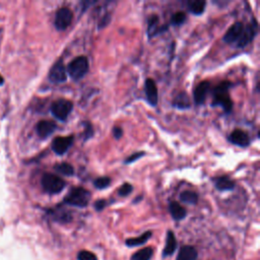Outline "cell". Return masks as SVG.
I'll list each match as a JSON object with an SVG mask.
<instances>
[{"label": "cell", "instance_id": "cell-1", "mask_svg": "<svg viewBox=\"0 0 260 260\" xmlns=\"http://www.w3.org/2000/svg\"><path fill=\"white\" fill-rule=\"evenodd\" d=\"M233 83L231 81H223L214 88L212 92V106H220L226 113H230L233 109V101L230 97L229 91Z\"/></svg>", "mask_w": 260, "mask_h": 260}, {"label": "cell", "instance_id": "cell-2", "mask_svg": "<svg viewBox=\"0 0 260 260\" xmlns=\"http://www.w3.org/2000/svg\"><path fill=\"white\" fill-rule=\"evenodd\" d=\"M91 192L82 187H76L71 189L69 193L64 198L63 202L67 206L76 207V208H86L90 204Z\"/></svg>", "mask_w": 260, "mask_h": 260}, {"label": "cell", "instance_id": "cell-3", "mask_svg": "<svg viewBox=\"0 0 260 260\" xmlns=\"http://www.w3.org/2000/svg\"><path fill=\"white\" fill-rule=\"evenodd\" d=\"M89 60L85 56H78L67 66V74L69 77L75 79L79 80L85 77V75L89 72Z\"/></svg>", "mask_w": 260, "mask_h": 260}, {"label": "cell", "instance_id": "cell-4", "mask_svg": "<svg viewBox=\"0 0 260 260\" xmlns=\"http://www.w3.org/2000/svg\"><path fill=\"white\" fill-rule=\"evenodd\" d=\"M41 184L44 191L49 194H58L65 187L64 180L58 176L51 174V173H46V174L43 175Z\"/></svg>", "mask_w": 260, "mask_h": 260}, {"label": "cell", "instance_id": "cell-5", "mask_svg": "<svg viewBox=\"0 0 260 260\" xmlns=\"http://www.w3.org/2000/svg\"><path fill=\"white\" fill-rule=\"evenodd\" d=\"M72 109H74V104H72L71 101L59 99L52 103L50 111L57 120L64 122L67 120Z\"/></svg>", "mask_w": 260, "mask_h": 260}, {"label": "cell", "instance_id": "cell-6", "mask_svg": "<svg viewBox=\"0 0 260 260\" xmlns=\"http://www.w3.org/2000/svg\"><path fill=\"white\" fill-rule=\"evenodd\" d=\"M72 20H74V13H72L71 9L68 7H61L56 12L54 20V26L56 30L65 31L71 25Z\"/></svg>", "mask_w": 260, "mask_h": 260}, {"label": "cell", "instance_id": "cell-7", "mask_svg": "<svg viewBox=\"0 0 260 260\" xmlns=\"http://www.w3.org/2000/svg\"><path fill=\"white\" fill-rule=\"evenodd\" d=\"M257 32H258V25H257V22L253 20L246 26H244L241 37L239 41L237 42V46L239 48H243V47H246L247 45H249L250 43L254 40L255 36L257 35Z\"/></svg>", "mask_w": 260, "mask_h": 260}, {"label": "cell", "instance_id": "cell-8", "mask_svg": "<svg viewBox=\"0 0 260 260\" xmlns=\"http://www.w3.org/2000/svg\"><path fill=\"white\" fill-rule=\"evenodd\" d=\"M74 141H75V136L74 135L56 137V138H54V140L52 141V144H51L52 151L56 155L63 156L71 148Z\"/></svg>", "mask_w": 260, "mask_h": 260}, {"label": "cell", "instance_id": "cell-9", "mask_svg": "<svg viewBox=\"0 0 260 260\" xmlns=\"http://www.w3.org/2000/svg\"><path fill=\"white\" fill-rule=\"evenodd\" d=\"M49 79L54 83H63L67 79V71L62 60L57 61L49 71Z\"/></svg>", "mask_w": 260, "mask_h": 260}, {"label": "cell", "instance_id": "cell-10", "mask_svg": "<svg viewBox=\"0 0 260 260\" xmlns=\"http://www.w3.org/2000/svg\"><path fill=\"white\" fill-rule=\"evenodd\" d=\"M211 84L209 81H201L198 83L193 91V99L197 106H200L206 103L208 96L210 92Z\"/></svg>", "mask_w": 260, "mask_h": 260}, {"label": "cell", "instance_id": "cell-11", "mask_svg": "<svg viewBox=\"0 0 260 260\" xmlns=\"http://www.w3.org/2000/svg\"><path fill=\"white\" fill-rule=\"evenodd\" d=\"M228 140L240 148H247L251 143L249 135L245 131H243L242 129H235L234 131L228 136Z\"/></svg>", "mask_w": 260, "mask_h": 260}, {"label": "cell", "instance_id": "cell-12", "mask_svg": "<svg viewBox=\"0 0 260 260\" xmlns=\"http://www.w3.org/2000/svg\"><path fill=\"white\" fill-rule=\"evenodd\" d=\"M244 25L241 22H236L229 27V30L226 32L224 36V41L228 44H237L239 41L241 34L243 32Z\"/></svg>", "mask_w": 260, "mask_h": 260}, {"label": "cell", "instance_id": "cell-13", "mask_svg": "<svg viewBox=\"0 0 260 260\" xmlns=\"http://www.w3.org/2000/svg\"><path fill=\"white\" fill-rule=\"evenodd\" d=\"M144 93H146L149 104L153 107H156L158 102V93L156 84L153 78H148L144 82Z\"/></svg>", "mask_w": 260, "mask_h": 260}, {"label": "cell", "instance_id": "cell-14", "mask_svg": "<svg viewBox=\"0 0 260 260\" xmlns=\"http://www.w3.org/2000/svg\"><path fill=\"white\" fill-rule=\"evenodd\" d=\"M57 128L56 123L48 120H42L36 126V131L40 138L45 139L52 135Z\"/></svg>", "mask_w": 260, "mask_h": 260}, {"label": "cell", "instance_id": "cell-15", "mask_svg": "<svg viewBox=\"0 0 260 260\" xmlns=\"http://www.w3.org/2000/svg\"><path fill=\"white\" fill-rule=\"evenodd\" d=\"M167 27L160 26V20L156 14H152V16L148 19V36L149 38L156 37V35L163 33Z\"/></svg>", "mask_w": 260, "mask_h": 260}, {"label": "cell", "instance_id": "cell-16", "mask_svg": "<svg viewBox=\"0 0 260 260\" xmlns=\"http://www.w3.org/2000/svg\"><path fill=\"white\" fill-rule=\"evenodd\" d=\"M215 188L219 191H231L235 189V182L228 176H220L213 179Z\"/></svg>", "mask_w": 260, "mask_h": 260}, {"label": "cell", "instance_id": "cell-17", "mask_svg": "<svg viewBox=\"0 0 260 260\" xmlns=\"http://www.w3.org/2000/svg\"><path fill=\"white\" fill-rule=\"evenodd\" d=\"M49 213L51 214L52 219L54 221L62 223V224H67V223L71 222V220H72V216H71L70 212L66 209L61 208L60 207L49 210Z\"/></svg>", "mask_w": 260, "mask_h": 260}, {"label": "cell", "instance_id": "cell-18", "mask_svg": "<svg viewBox=\"0 0 260 260\" xmlns=\"http://www.w3.org/2000/svg\"><path fill=\"white\" fill-rule=\"evenodd\" d=\"M169 210L175 221H181L186 218L187 210L177 201H172L169 205Z\"/></svg>", "mask_w": 260, "mask_h": 260}, {"label": "cell", "instance_id": "cell-19", "mask_svg": "<svg viewBox=\"0 0 260 260\" xmlns=\"http://www.w3.org/2000/svg\"><path fill=\"white\" fill-rule=\"evenodd\" d=\"M177 249V241L174 233L172 231H168L167 233V239H166V245L163 251V256L168 257L171 256L172 254H174V252Z\"/></svg>", "mask_w": 260, "mask_h": 260}, {"label": "cell", "instance_id": "cell-20", "mask_svg": "<svg viewBox=\"0 0 260 260\" xmlns=\"http://www.w3.org/2000/svg\"><path fill=\"white\" fill-rule=\"evenodd\" d=\"M197 255V250L193 246L185 245V246L181 247L176 260H196Z\"/></svg>", "mask_w": 260, "mask_h": 260}, {"label": "cell", "instance_id": "cell-21", "mask_svg": "<svg viewBox=\"0 0 260 260\" xmlns=\"http://www.w3.org/2000/svg\"><path fill=\"white\" fill-rule=\"evenodd\" d=\"M172 105L179 110H186L190 108V101L189 97L185 92L180 93L173 101Z\"/></svg>", "mask_w": 260, "mask_h": 260}, {"label": "cell", "instance_id": "cell-22", "mask_svg": "<svg viewBox=\"0 0 260 260\" xmlns=\"http://www.w3.org/2000/svg\"><path fill=\"white\" fill-rule=\"evenodd\" d=\"M153 233L151 232V231H148V232L146 233H143L141 236L139 237H136V238H129L126 240L125 244H126V246L128 247H136V246H140V245L144 244V243H147L150 238L152 237Z\"/></svg>", "mask_w": 260, "mask_h": 260}, {"label": "cell", "instance_id": "cell-23", "mask_svg": "<svg viewBox=\"0 0 260 260\" xmlns=\"http://www.w3.org/2000/svg\"><path fill=\"white\" fill-rule=\"evenodd\" d=\"M188 10L195 16H200L205 12L207 2L205 0H193V1H188Z\"/></svg>", "mask_w": 260, "mask_h": 260}, {"label": "cell", "instance_id": "cell-24", "mask_svg": "<svg viewBox=\"0 0 260 260\" xmlns=\"http://www.w3.org/2000/svg\"><path fill=\"white\" fill-rule=\"evenodd\" d=\"M154 255V249L152 247L142 248L135 252L130 260H151Z\"/></svg>", "mask_w": 260, "mask_h": 260}, {"label": "cell", "instance_id": "cell-25", "mask_svg": "<svg viewBox=\"0 0 260 260\" xmlns=\"http://www.w3.org/2000/svg\"><path fill=\"white\" fill-rule=\"evenodd\" d=\"M180 200L182 202H184V204H188V205L194 206L198 202V195L194 191L186 190L180 194Z\"/></svg>", "mask_w": 260, "mask_h": 260}, {"label": "cell", "instance_id": "cell-26", "mask_svg": "<svg viewBox=\"0 0 260 260\" xmlns=\"http://www.w3.org/2000/svg\"><path fill=\"white\" fill-rule=\"evenodd\" d=\"M54 170L57 171L60 174L70 177V176H74L75 175V168L72 167L70 164L68 163H61V164H57L54 166Z\"/></svg>", "mask_w": 260, "mask_h": 260}, {"label": "cell", "instance_id": "cell-27", "mask_svg": "<svg viewBox=\"0 0 260 260\" xmlns=\"http://www.w3.org/2000/svg\"><path fill=\"white\" fill-rule=\"evenodd\" d=\"M111 184V179L109 177H99L94 181V186L99 190L108 188Z\"/></svg>", "mask_w": 260, "mask_h": 260}, {"label": "cell", "instance_id": "cell-28", "mask_svg": "<svg viewBox=\"0 0 260 260\" xmlns=\"http://www.w3.org/2000/svg\"><path fill=\"white\" fill-rule=\"evenodd\" d=\"M82 126H83L82 137H83V140L86 141V140H89V139H91L93 137V135H94V128H93L92 123L89 122V121L83 122Z\"/></svg>", "mask_w": 260, "mask_h": 260}, {"label": "cell", "instance_id": "cell-29", "mask_svg": "<svg viewBox=\"0 0 260 260\" xmlns=\"http://www.w3.org/2000/svg\"><path fill=\"white\" fill-rule=\"evenodd\" d=\"M186 18H187L186 13L184 11H178V12L173 14L172 20H171V24L173 26H181L182 24L185 23Z\"/></svg>", "mask_w": 260, "mask_h": 260}, {"label": "cell", "instance_id": "cell-30", "mask_svg": "<svg viewBox=\"0 0 260 260\" xmlns=\"http://www.w3.org/2000/svg\"><path fill=\"white\" fill-rule=\"evenodd\" d=\"M133 191V186L129 183H124L123 185L120 186V188L118 189V194L120 196H128L130 193Z\"/></svg>", "mask_w": 260, "mask_h": 260}, {"label": "cell", "instance_id": "cell-31", "mask_svg": "<svg viewBox=\"0 0 260 260\" xmlns=\"http://www.w3.org/2000/svg\"><path fill=\"white\" fill-rule=\"evenodd\" d=\"M78 260H98V258L93 252L82 250L78 252Z\"/></svg>", "mask_w": 260, "mask_h": 260}, {"label": "cell", "instance_id": "cell-32", "mask_svg": "<svg viewBox=\"0 0 260 260\" xmlns=\"http://www.w3.org/2000/svg\"><path fill=\"white\" fill-rule=\"evenodd\" d=\"M144 155H146V153L144 152H140V153H135L133 155H130V156H128L126 160L124 161V164L125 165H129V164H132L134 163L136 160H138V158L142 157Z\"/></svg>", "mask_w": 260, "mask_h": 260}, {"label": "cell", "instance_id": "cell-33", "mask_svg": "<svg viewBox=\"0 0 260 260\" xmlns=\"http://www.w3.org/2000/svg\"><path fill=\"white\" fill-rule=\"evenodd\" d=\"M107 206V201L105 199H100V200H97L95 202V205H94V208L97 211H101V210H103Z\"/></svg>", "mask_w": 260, "mask_h": 260}, {"label": "cell", "instance_id": "cell-34", "mask_svg": "<svg viewBox=\"0 0 260 260\" xmlns=\"http://www.w3.org/2000/svg\"><path fill=\"white\" fill-rule=\"evenodd\" d=\"M112 133H113V136L115 139L119 140L123 135V130H122V128H120L118 126H115L112 129Z\"/></svg>", "mask_w": 260, "mask_h": 260}, {"label": "cell", "instance_id": "cell-35", "mask_svg": "<svg viewBox=\"0 0 260 260\" xmlns=\"http://www.w3.org/2000/svg\"><path fill=\"white\" fill-rule=\"evenodd\" d=\"M110 21H111V17H110V14L108 13V14H106V16H104L103 19L101 20V22L99 23V26H98L99 30H101V28H103L106 26H108V24L110 23Z\"/></svg>", "mask_w": 260, "mask_h": 260}, {"label": "cell", "instance_id": "cell-36", "mask_svg": "<svg viewBox=\"0 0 260 260\" xmlns=\"http://www.w3.org/2000/svg\"><path fill=\"white\" fill-rule=\"evenodd\" d=\"M4 83V78H2V76L0 75V85H2Z\"/></svg>", "mask_w": 260, "mask_h": 260}]
</instances>
